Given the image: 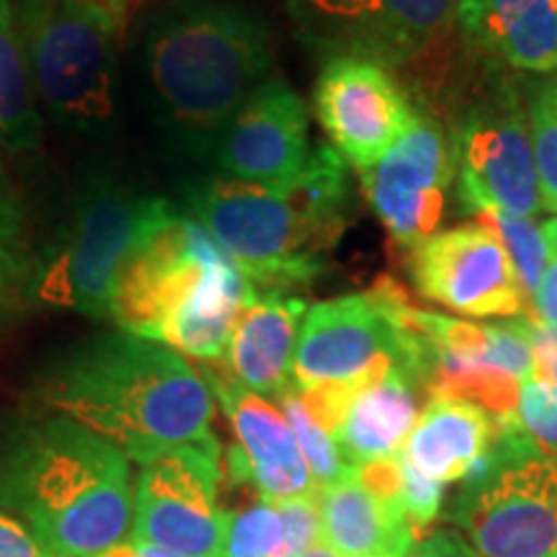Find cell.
<instances>
[{
    "label": "cell",
    "instance_id": "37",
    "mask_svg": "<svg viewBox=\"0 0 557 557\" xmlns=\"http://www.w3.org/2000/svg\"><path fill=\"white\" fill-rule=\"evenodd\" d=\"M451 3H455V13H457L459 26H462V29L468 34L475 32L478 18H480V13H483L485 0H451Z\"/></svg>",
    "mask_w": 557,
    "mask_h": 557
},
{
    "label": "cell",
    "instance_id": "20",
    "mask_svg": "<svg viewBox=\"0 0 557 557\" xmlns=\"http://www.w3.org/2000/svg\"><path fill=\"white\" fill-rule=\"evenodd\" d=\"M498 421L475 403L434 395L418 416L400 455L436 483H462L472 465L496 442Z\"/></svg>",
    "mask_w": 557,
    "mask_h": 557
},
{
    "label": "cell",
    "instance_id": "35",
    "mask_svg": "<svg viewBox=\"0 0 557 557\" xmlns=\"http://www.w3.org/2000/svg\"><path fill=\"white\" fill-rule=\"evenodd\" d=\"M423 540H426V545L431 553H434V557H478L475 549L455 532H434Z\"/></svg>",
    "mask_w": 557,
    "mask_h": 557
},
{
    "label": "cell",
    "instance_id": "9",
    "mask_svg": "<svg viewBox=\"0 0 557 557\" xmlns=\"http://www.w3.org/2000/svg\"><path fill=\"white\" fill-rule=\"evenodd\" d=\"M447 519L478 557H557V457L517 421L498 423L487 472L462 483Z\"/></svg>",
    "mask_w": 557,
    "mask_h": 557
},
{
    "label": "cell",
    "instance_id": "33",
    "mask_svg": "<svg viewBox=\"0 0 557 557\" xmlns=\"http://www.w3.org/2000/svg\"><path fill=\"white\" fill-rule=\"evenodd\" d=\"M0 557H52L39 545L37 537L13 519L11 513L0 511Z\"/></svg>",
    "mask_w": 557,
    "mask_h": 557
},
{
    "label": "cell",
    "instance_id": "5",
    "mask_svg": "<svg viewBox=\"0 0 557 557\" xmlns=\"http://www.w3.org/2000/svg\"><path fill=\"white\" fill-rule=\"evenodd\" d=\"M253 292L201 222L176 209L124 267L109 318L132 336L220 364Z\"/></svg>",
    "mask_w": 557,
    "mask_h": 557
},
{
    "label": "cell",
    "instance_id": "1",
    "mask_svg": "<svg viewBox=\"0 0 557 557\" xmlns=\"http://www.w3.org/2000/svg\"><path fill=\"white\" fill-rule=\"evenodd\" d=\"M47 413L65 416L107 438L132 465H148L189 444L220 442L214 398L184 354L127 331L101 333L41 374Z\"/></svg>",
    "mask_w": 557,
    "mask_h": 557
},
{
    "label": "cell",
    "instance_id": "8",
    "mask_svg": "<svg viewBox=\"0 0 557 557\" xmlns=\"http://www.w3.org/2000/svg\"><path fill=\"white\" fill-rule=\"evenodd\" d=\"M416 310L393 278L312 305L299 325L292 387H359L398 367L426 393L434 346Z\"/></svg>",
    "mask_w": 557,
    "mask_h": 557
},
{
    "label": "cell",
    "instance_id": "31",
    "mask_svg": "<svg viewBox=\"0 0 557 557\" xmlns=\"http://www.w3.org/2000/svg\"><path fill=\"white\" fill-rule=\"evenodd\" d=\"M524 329L534 357V377L557 385V325H547L524 312Z\"/></svg>",
    "mask_w": 557,
    "mask_h": 557
},
{
    "label": "cell",
    "instance_id": "3",
    "mask_svg": "<svg viewBox=\"0 0 557 557\" xmlns=\"http://www.w3.org/2000/svg\"><path fill=\"white\" fill-rule=\"evenodd\" d=\"M145 81L158 122L189 156H212L238 109L271 78L267 24L230 0H176L150 21Z\"/></svg>",
    "mask_w": 557,
    "mask_h": 557
},
{
    "label": "cell",
    "instance_id": "2",
    "mask_svg": "<svg viewBox=\"0 0 557 557\" xmlns=\"http://www.w3.org/2000/svg\"><path fill=\"white\" fill-rule=\"evenodd\" d=\"M132 504V462L81 423L41 410L0 434V511L52 557H99L120 545Z\"/></svg>",
    "mask_w": 557,
    "mask_h": 557
},
{
    "label": "cell",
    "instance_id": "15",
    "mask_svg": "<svg viewBox=\"0 0 557 557\" xmlns=\"http://www.w3.org/2000/svg\"><path fill=\"white\" fill-rule=\"evenodd\" d=\"M408 250L416 289L431 302L470 318L524 315L527 295L511 259L480 222L434 233Z\"/></svg>",
    "mask_w": 557,
    "mask_h": 557
},
{
    "label": "cell",
    "instance_id": "23",
    "mask_svg": "<svg viewBox=\"0 0 557 557\" xmlns=\"http://www.w3.org/2000/svg\"><path fill=\"white\" fill-rule=\"evenodd\" d=\"M521 73L557 70V0H532L487 47Z\"/></svg>",
    "mask_w": 557,
    "mask_h": 557
},
{
    "label": "cell",
    "instance_id": "16",
    "mask_svg": "<svg viewBox=\"0 0 557 557\" xmlns=\"http://www.w3.org/2000/svg\"><path fill=\"white\" fill-rule=\"evenodd\" d=\"M201 377L214 403L225 410L235 434V447H230L225 457L230 480L250 483L269 500L318 496L315 480L282 408L240 385L218 364H207Z\"/></svg>",
    "mask_w": 557,
    "mask_h": 557
},
{
    "label": "cell",
    "instance_id": "18",
    "mask_svg": "<svg viewBox=\"0 0 557 557\" xmlns=\"http://www.w3.org/2000/svg\"><path fill=\"white\" fill-rule=\"evenodd\" d=\"M308 302L282 289H256L235 320L225 369L261 398L278 400L292 387V364Z\"/></svg>",
    "mask_w": 557,
    "mask_h": 557
},
{
    "label": "cell",
    "instance_id": "32",
    "mask_svg": "<svg viewBox=\"0 0 557 557\" xmlns=\"http://www.w3.org/2000/svg\"><path fill=\"white\" fill-rule=\"evenodd\" d=\"M529 3H532V0H485L483 13H480L475 32H472L470 37H475L487 50V47L496 41L498 34L504 32Z\"/></svg>",
    "mask_w": 557,
    "mask_h": 557
},
{
    "label": "cell",
    "instance_id": "24",
    "mask_svg": "<svg viewBox=\"0 0 557 557\" xmlns=\"http://www.w3.org/2000/svg\"><path fill=\"white\" fill-rule=\"evenodd\" d=\"M475 220L491 230L500 240V246L506 248L511 267L517 271L521 292H524L529 302V297L537 292L549 263V248L545 235H542V227L534 225L532 218L504 212V209H485Z\"/></svg>",
    "mask_w": 557,
    "mask_h": 557
},
{
    "label": "cell",
    "instance_id": "19",
    "mask_svg": "<svg viewBox=\"0 0 557 557\" xmlns=\"http://www.w3.org/2000/svg\"><path fill=\"white\" fill-rule=\"evenodd\" d=\"M418 393L421 385L398 367L354 389L333 434L348 468L400 455L418 421Z\"/></svg>",
    "mask_w": 557,
    "mask_h": 557
},
{
    "label": "cell",
    "instance_id": "40",
    "mask_svg": "<svg viewBox=\"0 0 557 557\" xmlns=\"http://www.w3.org/2000/svg\"><path fill=\"white\" fill-rule=\"evenodd\" d=\"M413 547H393V549H382V553H372V555H364V557H406Z\"/></svg>",
    "mask_w": 557,
    "mask_h": 557
},
{
    "label": "cell",
    "instance_id": "25",
    "mask_svg": "<svg viewBox=\"0 0 557 557\" xmlns=\"http://www.w3.org/2000/svg\"><path fill=\"white\" fill-rule=\"evenodd\" d=\"M527 124L542 209L557 214V75H545L527 90Z\"/></svg>",
    "mask_w": 557,
    "mask_h": 557
},
{
    "label": "cell",
    "instance_id": "14",
    "mask_svg": "<svg viewBox=\"0 0 557 557\" xmlns=\"http://www.w3.org/2000/svg\"><path fill=\"white\" fill-rule=\"evenodd\" d=\"M361 189L398 246L413 248L442 225L455 178L451 143L434 116L418 114L377 163L359 171Z\"/></svg>",
    "mask_w": 557,
    "mask_h": 557
},
{
    "label": "cell",
    "instance_id": "26",
    "mask_svg": "<svg viewBox=\"0 0 557 557\" xmlns=\"http://www.w3.org/2000/svg\"><path fill=\"white\" fill-rule=\"evenodd\" d=\"M220 557H289L287 532L276 500L259 498L243 511H227Z\"/></svg>",
    "mask_w": 557,
    "mask_h": 557
},
{
    "label": "cell",
    "instance_id": "13",
    "mask_svg": "<svg viewBox=\"0 0 557 557\" xmlns=\"http://www.w3.org/2000/svg\"><path fill=\"white\" fill-rule=\"evenodd\" d=\"M312 107L331 148L359 171L377 163L416 120L413 103L389 70L357 54L323 60Z\"/></svg>",
    "mask_w": 557,
    "mask_h": 557
},
{
    "label": "cell",
    "instance_id": "21",
    "mask_svg": "<svg viewBox=\"0 0 557 557\" xmlns=\"http://www.w3.org/2000/svg\"><path fill=\"white\" fill-rule=\"evenodd\" d=\"M320 534L341 557H364L393 547H413L416 527L410 524L403 498H387L361 483L348 470L338 483L318 491Z\"/></svg>",
    "mask_w": 557,
    "mask_h": 557
},
{
    "label": "cell",
    "instance_id": "34",
    "mask_svg": "<svg viewBox=\"0 0 557 557\" xmlns=\"http://www.w3.org/2000/svg\"><path fill=\"white\" fill-rule=\"evenodd\" d=\"M529 312L534 320L547 325H557V259H549L545 276H542L537 292L529 297Z\"/></svg>",
    "mask_w": 557,
    "mask_h": 557
},
{
    "label": "cell",
    "instance_id": "38",
    "mask_svg": "<svg viewBox=\"0 0 557 557\" xmlns=\"http://www.w3.org/2000/svg\"><path fill=\"white\" fill-rule=\"evenodd\" d=\"M542 235H545V240H547L549 259H557V214L542 225Z\"/></svg>",
    "mask_w": 557,
    "mask_h": 557
},
{
    "label": "cell",
    "instance_id": "4",
    "mask_svg": "<svg viewBox=\"0 0 557 557\" xmlns=\"http://www.w3.org/2000/svg\"><path fill=\"white\" fill-rule=\"evenodd\" d=\"M189 212L256 289L289 292L323 274L346 230L348 163L315 145L292 184L212 178L186 191Z\"/></svg>",
    "mask_w": 557,
    "mask_h": 557
},
{
    "label": "cell",
    "instance_id": "28",
    "mask_svg": "<svg viewBox=\"0 0 557 557\" xmlns=\"http://www.w3.org/2000/svg\"><path fill=\"white\" fill-rule=\"evenodd\" d=\"M24 240V212L9 176L0 169V312L29 274Z\"/></svg>",
    "mask_w": 557,
    "mask_h": 557
},
{
    "label": "cell",
    "instance_id": "41",
    "mask_svg": "<svg viewBox=\"0 0 557 557\" xmlns=\"http://www.w3.org/2000/svg\"><path fill=\"white\" fill-rule=\"evenodd\" d=\"M406 557H434V553H431V549H429L426 540H418L416 547L410 549V553H408Z\"/></svg>",
    "mask_w": 557,
    "mask_h": 557
},
{
    "label": "cell",
    "instance_id": "12",
    "mask_svg": "<svg viewBox=\"0 0 557 557\" xmlns=\"http://www.w3.org/2000/svg\"><path fill=\"white\" fill-rule=\"evenodd\" d=\"M220 480V442L171 449L143 465L135 478L129 540L178 557H220L227 527Z\"/></svg>",
    "mask_w": 557,
    "mask_h": 557
},
{
    "label": "cell",
    "instance_id": "10",
    "mask_svg": "<svg viewBox=\"0 0 557 557\" xmlns=\"http://www.w3.org/2000/svg\"><path fill=\"white\" fill-rule=\"evenodd\" d=\"M305 45L387 70L434 65L455 34L451 0H284Z\"/></svg>",
    "mask_w": 557,
    "mask_h": 557
},
{
    "label": "cell",
    "instance_id": "7",
    "mask_svg": "<svg viewBox=\"0 0 557 557\" xmlns=\"http://www.w3.org/2000/svg\"><path fill=\"white\" fill-rule=\"evenodd\" d=\"M129 0H13L37 101L62 127L107 129Z\"/></svg>",
    "mask_w": 557,
    "mask_h": 557
},
{
    "label": "cell",
    "instance_id": "36",
    "mask_svg": "<svg viewBox=\"0 0 557 557\" xmlns=\"http://www.w3.org/2000/svg\"><path fill=\"white\" fill-rule=\"evenodd\" d=\"M99 557H178L169 553V549L148 545V542H139V540H124L120 545H114L107 553H101Z\"/></svg>",
    "mask_w": 557,
    "mask_h": 557
},
{
    "label": "cell",
    "instance_id": "29",
    "mask_svg": "<svg viewBox=\"0 0 557 557\" xmlns=\"http://www.w3.org/2000/svg\"><path fill=\"white\" fill-rule=\"evenodd\" d=\"M517 423L542 449L557 457V385L542 380L521 382Z\"/></svg>",
    "mask_w": 557,
    "mask_h": 557
},
{
    "label": "cell",
    "instance_id": "30",
    "mask_svg": "<svg viewBox=\"0 0 557 557\" xmlns=\"http://www.w3.org/2000/svg\"><path fill=\"white\" fill-rule=\"evenodd\" d=\"M403 462V506L410 524L416 527V532H423L429 524H434V519L442 513V500H444V485L436 483L426 475H421L413 465H408L400 455Z\"/></svg>",
    "mask_w": 557,
    "mask_h": 557
},
{
    "label": "cell",
    "instance_id": "17",
    "mask_svg": "<svg viewBox=\"0 0 557 557\" xmlns=\"http://www.w3.org/2000/svg\"><path fill=\"white\" fill-rule=\"evenodd\" d=\"M310 152L305 101L284 81L269 78L225 124L209 158L222 178L284 186L305 171Z\"/></svg>",
    "mask_w": 557,
    "mask_h": 557
},
{
    "label": "cell",
    "instance_id": "11",
    "mask_svg": "<svg viewBox=\"0 0 557 557\" xmlns=\"http://www.w3.org/2000/svg\"><path fill=\"white\" fill-rule=\"evenodd\" d=\"M457 199L465 212L485 209L532 218L542 209L527 111L511 86H483L451 137Z\"/></svg>",
    "mask_w": 557,
    "mask_h": 557
},
{
    "label": "cell",
    "instance_id": "39",
    "mask_svg": "<svg viewBox=\"0 0 557 557\" xmlns=\"http://www.w3.org/2000/svg\"><path fill=\"white\" fill-rule=\"evenodd\" d=\"M297 557H341V555L333 547L325 545V542H318V545H312L310 549H305V553L297 555Z\"/></svg>",
    "mask_w": 557,
    "mask_h": 557
},
{
    "label": "cell",
    "instance_id": "6",
    "mask_svg": "<svg viewBox=\"0 0 557 557\" xmlns=\"http://www.w3.org/2000/svg\"><path fill=\"white\" fill-rule=\"evenodd\" d=\"M176 209L169 199L122 181H94L29 263L26 297L39 308L109 318L124 267Z\"/></svg>",
    "mask_w": 557,
    "mask_h": 557
},
{
    "label": "cell",
    "instance_id": "27",
    "mask_svg": "<svg viewBox=\"0 0 557 557\" xmlns=\"http://www.w3.org/2000/svg\"><path fill=\"white\" fill-rule=\"evenodd\" d=\"M276 406L282 408L284 418H287L292 431H295L299 451H302L305 462H308V470L312 480H315L318 491L338 483L351 468H348L344 455H341L333 434H329V431L320 426L315 416L310 413V408L305 406L302 395H299L295 387H289L287 393L276 400Z\"/></svg>",
    "mask_w": 557,
    "mask_h": 557
},
{
    "label": "cell",
    "instance_id": "22",
    "mask_svg": "<svg viewBox=\"0 0 557 557\" xmlns=\"http://www.w3.org/2000/svg\"><path fill=\"white\" fill-rule=\"evenodd\" d=\"M39 135L37 94L21 47L13 0H0V148L29 150Z\"/></svg>",
    "mask_w": 557,
    "mask_h": 557
}]
</instances>
